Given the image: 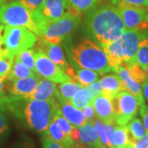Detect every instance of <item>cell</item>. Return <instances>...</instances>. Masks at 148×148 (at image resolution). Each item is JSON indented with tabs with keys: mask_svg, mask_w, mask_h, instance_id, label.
<instances>
[{
	"mask_svg": "<svg viewBox=\"0 0 148 148\" xmlns=\"http://www.w3.org/2000/svg\"><path fill=\"white\" fill-rule=\"evenodd\" d=\"M8 112L24 122L28 128L44 132L52 119L56 98L49 101L27 100L22 96H3Z\"/></svg>",
	"mask_w": 148,
	"mask_h": 148,
	"instance_id": "1",
	"label": "cell"
},
{
	"mask_svg": "<svg viewBox=\"0 0 148 148\" xmlns=\"http://www.w3.org/2000/svg\"><path fill=\"white\" fill-rule=\"evenodd\" d=\"M85 22L88 32L101 48L117 40L126 31L118 8L110 4L90 9Z\"/></svg>",
	"mask_w": 148,
	"mask_h": 148,
	"instance_id": "2",
	"label": "cell"
},
{
	"mask_svg": "<svg viewBox=\"0 0 148 148\" xmlns=\"http://www.w3.org/2000/svg\"><path fill=\"white\" fill-rule=\"evenodd\" d=\"M145 35L140 30H127L117 40L102 48L106 53L112 71L115 72L123 63L132 64L136 61L138 45Z\"/></svg>",
	"mask_w": 148,
	"mask_h": 148,
	"instance_id": "3",
	"label": "cell"
},
{
	"mask_svg": "<svg viewBox=\"0 0 148 148\" xmlns=\"http://www.w3.org/2000/svg\"><path fill=\"white\" fill-rule=\"evenodd\" d=\"M70 58L77 67L93 70L101 75L112 71L104 49L88 39L70 49Z\"/></svg>",
	"mask_w": 148,
	"mask_h": 148,
	"instance_id": "4",
	"label": "cell"
},
{
	"mask_svg": "<svg viewBox=\"0 0 148 148\" xmlns=\"http://www.w3.org/2000/svg\"><path fill=\"white\" fill-rule=\"evenodd\" d=\"M36 41V35L27 27H4L3 43L5 57L14 58L21 51L33 47Z\"/></svg>",
	"mask_w": 148,
	"mask_h": 148,
	"instance_id": "5",
	"label": "cell"
},
{
	"mask_svg": "<svg viewBox=\"0 0 148 148\" xmlns=\"http://www.w3.org/2000/svg\"><path fill=\"white\" fill-rule=\"evenodd\" d=\"M79 22V14L69 8L61 18L46 25L37 36L46 42L59 45L77 27Z\"/></svg>",
	"mask_w": 148,
	"mask_h": 148,
	"instance_id": "6",
	"label": "cell"
},
{
	"mask_svg": "<svg viewBox=\"0 0 148 148\" xmlns=\"http://www.w3.org/2000/svg\"><path fill=\"white\" fill-rule=\"evenodd\" d=\"M0 24L4 27H27L36 35L37 33L32 19V12L19 0L0 5Z\"/></svg>",
	"mask_w": 148,
	"mask_h": 148,
	"instance_id": "7",
	"label": "cell"
},
{
	"mask_svg": "<svg viewBox=\"0 0 148 148\" xmlns=\"http://www.w3.org/2000/svg\"><path fill=\"white\" fill-rule=\"evenodd\" d=\"M69 10L68 0H45L32 12V19L37 29L36 36L46 25L58 20Z\"/></svg>",
	"mask_w": 148,
	"mask_h": 148,
	"instance_id": "8",
	"label": "cell"
},
{
	"mask_svg": "<svg viewBox=\"0 0 148 148\" xmlns=\"http://www.w3.org/2000/svg\"><path fill=\"white\" fill-rule=\"evenodd\" d=\"M114 121L119 126H125L137 115L140 104L135 95L128 90H123L113 99Z\"/></svg>",
	"mask_w": 148,
	"mask_h": 148,
	"instance_id": "9",
	"label": "cell"
},
{
	"mask_svg": "<svg viewBox=\"0 0 148 148\" xmlns=\"http://www.w3.org/2000/svg\"><path fill=\"white\" fill-rule=\"evenodd\" d=\"M115 5L127 30L143 31L147 28V9L143 7L130 5L123 2L117 3Z\"/></svg>",
	"mask_w": 148,
	"mask_h": 148,
	"instance_id": "10",
	"label": "cell"
},
{
	"mask_svg": "<svg viewBox=\"0 0 148 148\" xmlns=\"http://www.w3.org/2000/svg\"><path fill=\"white\" fill-rule=\"evenodd\" d=\"M35 65L36 71L40 77L55 83H62L72 80L63 69L38 49H36Z\"/></svg>",
	"mask_w": 148,
	"mask_h": 148,
	"instance_id": "11",
	"label": "cell"
},
{
	"mask_svg": "<svg viewBox=\"0 0 148 148\" xmlns=\"http://www.w3.org/2000/svg\"><path fill=\"white\" fill-rule=\"evenodd\" d=\"M38 44H39V46L37 49H40V51H42L43 53H45L49 59H51L54 64L59 66L66 73L69 75L71 79L73 81H75L76 73H75L74 69L70 67L61 47L58 45L46 42L41 39L39 40Z\"/></svg>",
	"mask_w": 148,
	"mask_h": 148,
	"instance_id": "12",
	"label": "cell"
},
{
	"mask_svg": "<svg viewBox=\"0 0 148 148\" xmlns=\"http://www.w3.org/2000/svg\"><path fill=\"white\" fill-rule=\"evenodd\" d=\"M56 84L57 83L45 78L40 79L32 93L23 96V98L27 100L38 101H49L56 98L58 93V86Z\"/></svg>",
	"mask_w": 148,
	"mask_h": 148,
	"instance_id": "13",
	"label": "cell"
},
{
	"mask_svg": "<svg viewBox=\"0 0 148 148\" xmlns=\"http://www.w3.org/2000/svg\"><path fill=\"white\" fill-rule=\"evenodd\" d=\"M95 115L104 123L114 121V110L112 100L105 95H100L90 102Z\"/></svg>",
	"mask_w": 148,
	"mask_h": 148,
	"instance_id": "14",
	"label": "cell"
},
{
	"mask_svg": "<svg viewBox=\"0 0 148 148\" xmlns=\"http://www.w3.org/2000/svg\"><path fill=\"white\" fill-rule=\"evenodd\" d=\"M114 73H116L117 75L119 76V77L124 85L126 90L131 92L132 95L137 97L140 106L145 103V99L143 97V90H142V85L134 81L130 77L127 66L123 64H120Z\"/></svg>",
	"mask_w": 148,
	"mask_h": 148,
	"instance_id": "15",
	"label": "cell"
},
{
	"mask_svg": "<svg viewBox=\"0 0 148 148\" xmlns=\"http://www.w3.org/2000/svg\"><path fill=\"white\" fill-rule=\"evenodd\" d=\"M41 79V77L37 74L35 76L28 77L25 78L11 81L12 86L10 88V94L12 96H26L32 93L36 88L37 83Z\"/></svg>",
	"mask_w": 148,
	"mask_h": 148,
	"instance_id": "16",
	"label": "cell"
},
{
	"mask_svg": "<svg viewBox=\"0 0 148 148\" xmlns=\"http://www.w3.org/2000/svg\"><path fill=\"white\" fill-rule=\"evenodd\" d=\"M100 82L102 87L101 95H105L111 100L119 93L123 90H127L120 78L116 74L106 75L100 80Z\"/></svg>",
	"mask_w": 148,
	"mask_h": 148,
	"instance_id": "17",
	"label": "cell"
},
{
	"mask_svg": "<svg viewBox=\"0 0 148 148\" xmlns=\"http://www.w3.org/2000/svg\"><path fill=\"white\" fill-rule=\"evenodd\" d=\"M78 129L80 132V143L84 147H105L101 143L92 122H87L86 124L78 127Z\"/></svg>",
	"mask_w": 148,
	"mask_h": 148,
	"instance_id": "18",
	"label": "cell"
},
{
	"mask_svg": "<svg viewBox=\"0 0 148 148\" xmlns=\"http://www.w3.org/2000/svg\"><path fill=\"white\" fill-rule=\"evenodd\" d=\"M60 110L67 120L75 127H79L87 123L82 111L75 108L69 101L60 103Z\"/></svg>",
	"mask_w": 148,
	"mask_h": 148,
	"instance_id": "19",
	"label": "cell"
},
{
	"mask_svg": "<svg viewBox=\"0 0 148 148\" xmlns=\"http://www.w3.org/2000/svg\"><path fill=\"white\" fill-rule=\"evenodd\" d=\"M43 135L47 136L66 148H76L77 147V145L71 140V138L52 120L49 123L47 129L43 132Z\"/></svg>",
	"mask_w": 148,
	"mask_h": 148,
	"instance_id": "20",
	"label": "cell"
},
{
	"mask_svg": "<svg viewBox=\"0 0 148 148\" xmlns=\"http://www.w3.org/2000/svg\"><path fill=\"white\" fill-rule=\"evenodd\" d=\"M82 87V86L79 83L73 80L59 83L56 97L58 98L59 103L64 101H70L74 94Z\"/></svg>",
	"mask_w": 148,
	"mask_h": 148,
	"instance_id": "21",
	"label": "cell"
},
{
	"mask_svg": "<svg viewBox=\"0 0 148 148\" xmlns=\"http://www.w3.org/2000/svg\"><path fill=\"white\" fill-rule=\"evenodd\" d=\"M130 143L127 126H119L117 124L114 131L110 138L111 147L127 148Z\"/></svg>",
	"mask_w": 148,
	"mask_h": 148,
	"instance_id": "22",
	"label": "cell"
},
{
	"mask_svg": "<svg viewBox=\"0 0 148 148\" xmlns=\"http://www.w3.org/2000/svg\"><path fill=\"white\" fill-rule=\"evenodd\" d=\"M10 132L9 119L8 110L3 103V98H0V148H2Z\"/></svg>",
	"mask_w": 148,
	"mask_h": 148,
	"instance_id": "23",
	"label": "cell"
},
{
	"mask_svg": "<svg viewBox=\"0 0 148 148\" xmlns=\"http://www.w3.org/2000/svg\"><path fill=\"white\" fill-rule=\"evenodd\" d=\"M35 75H37V73H34L31 69L27 68L24 64H21L18 59L14 58L13 64H12L10 73L8 76V79L9 81H13V80L32 77V76H35Z\"/></svg>",
	"mask_w": 148,
	"mask_h": 148,
	"instance_id": "24",
	"label": "cell"
},
{
	"mask_svg": "<svg viewBox=\"0 0 148 148\" xmlns=\"http://www.w3.org/2000/svg\"><path fill=\"white\" fill-rule=\"evenodd\" d=\"M75 73V82L79 83L82 87H87L91 83L98 81L100 75L97 72L87 69H77Z\"/></svg>",
	"mask_w": 148,
	"mask_h": 148,
	"instance_id": "25",
	"label": "cell"
},
{
	"mask_svg": "<svg viewBox=\"0 0 148 148\" xmlns=\"http://www.w3.org/2000/svg\"><path fill=\"white\" fill-rule=\"evenodd\" d=\"M130 142H134L142 138L147 133L143 123L138 118H133L127 125Z\"/></svg>",
	"mask_w": 148,
	"mask_h": 148,
	"instance_id": "26",
	"label": "cell"
},
{
	"mask_svg": "<svg viewBox=\"0 0 148 148\" xmlns=\"http://www.w3.org/2000/svg\"><path fill=\"white\" fill-rule=\"evenodd\" d=\"M69 102L75 108L81 110L84 108L85 106L90 104L91 102V98H90V93H89L87 87L80 88L79 90L74 94Z\"/></svg>",
	"mask_w": 148,
	"mask_h": 148,
	"instance_id": "27",
	"label": "cell"
},
{
	"mask_svg": "<svg viewBox=\"0 0 148 148\" xmlns=\"http://www.w3.org/2000/svg\"><path fill=\"white\" fill-rule=\"evenodd\" d=\"M36 53V49L30 48L26 50L21 51V53H19L15 56V58L18 59L21 64H24L27 68L37 73L36 71V65H35Z\"/></svg>",
	"mask_w": 148,
	"mask_h": 148,
	"instance_id": "28",
	"label": "cell"
},
{
	"mask_svg": "<svg viewBox=\"0 0 148 148\" xmlns=\"http://www.w3.org/2000/svg\"><path fill=\"white\" fill-rule=\"evenodd\" d=\"M136 61L142 68L148 64V32H145L144 36L139 42Z\"/></svg>",
	"mask_w": 148,
	"mask_h": 148,
	"instance_id": "29",
	"label": "cell"
},
{
	"mask_svg": "<svg viewBox=\"0 0 148 148\" xmlns=\"http://www.w3.org/2000/svg\"><path fill=\"white\" fill-rule=\"evenodd\" d=\"M100 0H68L71 10L81 14L92 9Z\"/></svg>",
	"mask_w": 148,
	"mask_h": 148,
	"instance_id": "30",
	"label": "cell"
},
{
	"mask_svg": "<svg viewBox=\"0 0 148 148\" xmlns=\"http://www.w3.org/2000/svg\"><path fill=\"white\" fill-rule=\"evenodd\" d=\"M93 124L95 127V129L97 131L98 136L100 138L101 143L106 147V148H110V143L109 142L107 136L106 134V131H105V127H104V122L101 121L100 119H98L97 117L93 120Z\"/></svg>",
	"mask_w": 148,
	"mask_h": 148,
	"instance_id": "31",
	"label": "cell"
},
{
	"mask_svg": "<svg viewBox=\"0 0 148 148\" xmlns=\"http://www.w3.org/2000/svg\"><path fill=\"white\" fill-rule=\"evenodd\" d=\"M14 58L3 57L0 58V77L8 75L10 73Z\"/></svg>",
	"mask_w": 148,
	"mask_h": 148,
	"instance_id": "32",
	"label": "cell"
},
{
	"mask_svg": "<svg viewBox=\"0 0 148 148\" xmlns=\"http://www.w3.org/2000/svg\"><path fill=\"white\" fill-rule=\"evenodd\" d=\"M87 89L89 90L90 98H91V101H92L95 99V97H97L98 95H101L102 87H101V82L100 81H96L95 82L91 83L90 86H87Z\"/></svg>",
	"mask_w": 148,
	"mask_h": 148,
	"instance_id": "33",
	"label": "cell"
},
{
	"mask_svg": "<svg viewBox=\"0 0 148 148\" xmlns=\"http://www.w3.org/2000/svg\"><path fill=\"white\" fill-rule=\"evenodd\" d=\"M127 148H148V133L147 132L143 138L134 142H130Z\"/></svg>",
	"mask_w": 148,
	"mask_h": 148,
	"instance_id": "34",
	"label": "cell"
},
{
	"mask_svg": "<svg viewBox=\"0 0 148 148\" xmlns=\"http://www.w3.org/2000/svg\"><path fill=\"white\" fill-rule=\"evenodd\" d=\"M82 113L84 114L85 118L86 119L87 122H93V120L96 118L95 110L91 105V103L85 106L84 108L82 110Z\"/></svg>",
	"mask_w": 148,
	"mask_h": 148,
	"instance_id": "35",
	"label": "cell"
},
{
	"mask_svg": "<svg viewBox=\"0 0 148 148\" xmlns=\"http://www.w3.org/2000/svg\"><path fill=\"white\" fill-rule=\"evenodd\" d=\"M42 146L43 148H66L63 145L59 144L57 142L52 140L47 136L43 135L42 138Z\"/></svg>",
	"mask_w": 148,
	"mask_h": 148,
	"instance_id": "36",
	"label": "cell"
},
{
	"mask_svg": "<svg viewBox=\"0 0 148 148\" xmlns=\"http://www.w3.org/2000/svg\"><path fill=\"white\" fill-rule=\"evenodd\" d=\"M30 11H35L38 8L45 0H19Z\"/></svg>",
	"mask_w": 148,
	"mask_h": 148,
	"instance_id": "37",
	"label": "cell"
},
{
	"mask_svg": "<svg viewBox=\"0 0 148 148\" xmlns=\"http://www.w3.org/2000/svg\"><path fill=\"white\" fill-rule=\"evenodd\" d=\"M139 107H140V115L143 119V125L148 133V106L143 103Z\"/></svg>",
	"mask_w": 148,
	"mask_h": 148,
	"instance_id": "38",
	"label": "cell"
},
{
	"mask_svg": "<svg viewBox=\"0 0 148 148\" xmlns=\"http://www.w3.org/2000/svg\"><path fill=\"white\" fill-rule=\"evenodd\" d=\"M123 2L130 5L137 6V7H147V0H112V3L115 5L117 3Z\"/></svg>",
	"mask_w": 148,
	"mask_h": 148,
	"instance_id": "39",
	"label": "cell"
},
{
	"mask_svg": "<svg viewBox=\"0 0 148 148\" xmlns=\"http://www.w3.org/2000/svg\"><path fill=\"white\" fill-rule=\"evenodd\" d=\"M8 76L5 75L3 77H0V98L3 96L4 94V88H5V82L8 80Z\"/></svg>",
	"mask_w": 148,
	"mask_h": 148,
	"instance_id": "40",
	"label": "cell"
},
{
	"mask_svg": "<svg viewBox=\"0 0 148 148\" xmlns=\"http://www.w3.org/2000/svg\"><path fill=\"white\" fill-rule=\"evenodd\" d=\"M142 90H143V95L144 99L147 101H148V80L146 81L142 85Z\"/></svg>",
	"mask_w": 148,
	"mask_h": 148,
	"instance_id": "41",
	"label": "cell"
},
{
	"mask_svg": "<svg viewBox=\"0 0 148 148\" xmlns=\"http://www.w3.org/2000/svg\"><path fill=\"white\" fill-rule=\"evenodd\" d=\"M5 51H4V47H3V36L0 34V58L5 57Z\"/></svg>",
	"mask_w": 148,
	"mask_h": 148,
	"instance_id": "42",
	"label": "cell"
},
{
	"mask_svg": "<svg viewBox=\"0 0 148 148\" xmlns=\"http://www.w3.org/2000/svg\"><path fill=\"white\" fill-rule=\"evenodd\" d=\"M143 69L144 70V72H145V74L147 75V80H148V64H147L144 68H143Z\"/></svg>",
	"mask_w": 148,
	"mask_h": 148,
	"instance_id": "43",
	"label": "cell"
},
{
	"mask_svg": "<svg viewBox=\"0 0 148 148\" xmlns=\"http://www.w3.org/2000/svg\"><path fill=\"white\" fill-rule=\"evenodd\" d=\"M76 148H85V147L83 145H82V144H77Z\"/></svg>",
	"mask_w": 148,
	"mask_h": 148,
	"instance_id": "44",
	"label": "cell"
},
{
	"mask_svg": "<svg viewBox=\"0 0 148 148\" xmlns=\"http://www.w3.org/2000/svg\"><path fill=\"white\" fill-rule=\"evenodd\" d=\"M3 28H4V26H3V25H0V34H2V32H3Z\"/></svg>",
	"mask_w": 148,
	"mask_h": 148,
	"instance_id": "45",
	"label": "cell"
},
{
	"mask_svg": "<svg viewBox=\"0 0 148 148\" xmlns=\"http://www.w3.org/2000/svg\"><path fill=\"white\" fill-rule=\"evenodd\" d=\"M88 148H106V147H90Z\"/></svg>",
	"mask_w": 148,
	"mask_h": 148,
	"instance_id": "46",
	"label": "cell"
},
{
	"mask_svg": "<svg viewBox=\"0 0 148 148\" xmlns=\"http://www.w3.org/2000/svg\"><path fill=\"white\" fill-rule=\"evenodd\" d=\"M18 148H32L30 147H28V146H22V147H20Z\"/></svg>",
	"mask_w": 148,
	"mask_h": 148,
	"instance_id": "47",
	"label": "cell"
},
{
	"mask_svg": "<svg viewBox=\"0 0 148 148\" xmlns=\"http://www.w3.org/2000/svg\"><path fill=\"white\" fill-rule=\"evenodd\" d=\"M5 1L6 0H0V5H1V4H3V3H5Z\"/></svg>",
	"mask_w": 148,
	"mask_h": 148,
	"instance_id": "48",
	"label": "cell"
},
{
	"mask_svg": "<svg viewBox=\"0 0 148 148\" xmlns=\"http://www.w3.org/2000/svg\"><path fill=\"white\" fill-rule=\"evenodd\" d=\"M12 1H16V0H6L5 3H9V2H12Z\"/></svg>",
	"mask_w": 148,
	"mask_h": 148,
	"instance_id": "49",
	"label": "cell"
},
{
	"mask_svg": "<svg viewBox=\"0 0 148 148\" xmlns=\"http://www.w3.org/2000/svg\"><path fill=\"white\" fill-rule=\"evenodd\" d=\"M147 8H148V0H147Z\"/></svg>",
	"mask_w": 148,
	"mask_h": 148,
	"instance_id": "50",
	"label": "cell"
},
{
	"mask_svg": "<svg viewBox=\"0 0 148 148\" xmlns=\"http://www.w3.org/2000/svg\"><path fill=\"white\" fill-rule=\"evenodd\" d=\"M147 21L148 22V14H147Z\"/></svg>",
	"mask_w": 148,
	"mask_h": 148,
	"instance_id": "51",
	"label": "cell"
},
{
	"mask_svg": "<svg viewBox=\"0 0 148 148\" xmlns=\"http://www.w3.org/2000/svg\"><path fill=\"white\" fill-rule=\"evenodd\" d=\"M110 148H114V147H110Z\"/></svg>",
	"mask_w": 148,
	"mask_h": 148,
	"instance_id": "52",
	"label": "cell"
}]
</instances>
